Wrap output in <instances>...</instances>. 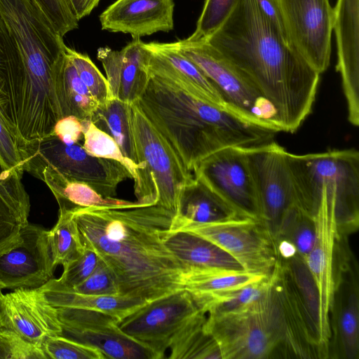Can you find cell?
<instances>
[{
  "instance_id": "cell-18",
  "label": "cell",
  "mask_w": 359,
  "mask_h": 359,
  "mask_svg": "<svg viewBox=\"0 0 359 359\" xmlns=\"http://www.w3.org/2000/svg\"><path fill=\"white\" fill-rule=\"evenodd\" d=\"M0 325L40 346L46 338L62 333L57 310L48 302L40 287L1 292Z\"/></svg>"
},
{
  "instance_id": "cell-21",
  "label": "cell",
  "mask_w": 359,
  "mask_h": 359,
  "mask_svg": "<svg viewBox=\"0 0 359 359\" xmlns=\"http://www.w3.org/2000/svg\"><path fill=\"white\" fill-rule=\"evenodd\" d=\"M144 46L150 53L149 74L170 81L198 99L229 109L214 83L179 50L175 42L152 41Z\"/></svg>"
},
{
  "instance_id": "cell-4",
  "label": "cell",
  "mask_w": 359,
  "mask_h": 359,
  "mask_svg": "<svg viewBox=\"0 0 359 359\" xmlns=\"http://www.w3.org/2000/svg\"><path fill=\"white\" fill-rule=\"evenodd\" d=\"M0 14L22 62V76L11 94L17 128L26 137L46 136L62 118L55 81L67 46L35 0H0Z\"/></svg>"
},
{
  "instance_id": "cell-47",
  "label": "cell",
  "mask_w": 359,
  "mask_h": 359,
  "mask_svg": "<svg viewBox=\"0 0 359 359\" xmlns=\"http://www.w3.org/2000/svg\"><path fill=\"white\" fill-rule=\"evenodd\" d=\"M255 1L266 18L286 36L278 0H255Z\"/></svg>"
},
{
  "instance_id": "cell-30",
  "label": "cell",
  "mask_w": 359,
  "mask_h": 359,
  "mask_svg": "<svg viewBox=\"0 0 359 359\" xmlns=\"http://www.w3.org/2000/svg\"><path fill=\"white\" fill-rule=\"evenodd\" d=\"M55 94L62 118L74 116L90 120L98 107L67 55L56 77Z\"/></svg>"
},
{
  "instance_id": "cell-6",
  "label": "cell",
  "mask_w": 359,
  "mask_h": 359,
  "mask_svg": "<svg viewBox=\"0 0 359 359\" xmlns=\"http://www.w3.org/2000/svg\"><path fill=\"white\" fill-rule=\"evenodd\" d=\"M205 328L218 344L222 359L269 358L277 350L283 353V318L271 276L257 300L238 311L207 316Z\"/></svg>"
},
{
  "instance_id": "cell-31",
  "label": "cell",
  "mask_w": 359,
  "mask_h": 359,
  "mask_svg": "<svg viewBox=\"0 0 359 359\" xmlns=\"http://www.w3.org/2000/svg\"><path fill=\"white\" fill-rule=\"evenodd\" d=\"M206 319L203 310L180 332L169 348V358L222 359L218 344L205 330Z\"/></svg>"
},
{
  "instance_id": "cell-32",
  "label": "cell",
  "mask_w": 359,
  "mask_h": 359,
  "mask_svg": "<svg viewBox=\"0 0 359 359\" xmlns=\"http://www.w3.org/2000/svg\"><path fill=\"white\" fill-rule=\"evenodd\" d=\"M83 126V147L90 155L111 159L121 163L134 181L137 201L142 197L144 189V167L126 157L116 141L98 128L90 120H81Z\"/></svg>"
},
{
  "instance_id": "cell-39",
  "label": "cell",
  "mask_w": 359,
  "mask_h": 359,
  "mask_svg": "<svg viewBox=\"0 0 359 359\" xmlns=\"http://www.w3.org/2000/svg\"><path fill=\"white\" fill-rule=\"evenodd\" d=\"M22 177V175L8 170L0 159V192L26 224L29 222V199Z\"/></svg>"
},
{
  "instance_id": "cell-26",
  "label": "cell",
  "mask_w": 359,
  "mask_h": 359,
  "mask_svg": "<svg viewBox=\"0 0 359 359\" xmlns=\"http://www.w3.org/2000/svg\"><path fill=\"white\" fill-rule=\"evenodd\" d=\"M48 302L55 307H71L102 311L119 320L145 304L144 301L124 296H95L77 293L51 278L40 287Z\"/></svg>"
},
{
  "instance_id": "cell-42",
  "label": "cell",
  "mask_w": 359,
  "mask_h": 359,
  "mask_svg": "<svg viewBox=\"0 0 359 359\" xmlns=\"http://www.w3.org/2000/svg\"><path fill=\"white\" fill-rule=\"evenodd\" d=\"M98 262L97 255L93 250L85 248L79 257L63 266V272L56 280L65 287L74 288L93 272Z\"/></svg>"
},
{
  "instance_id": "cell-7",
  "label": "cell",
  "mask_w": 359,
  "mask_h": 359,
  "mask_svg": "<svg viewBox=\"0 0 359 359\" xmlns=\"http://www.w3.org/2000/svg\"><path fill=\"white\" fill-rule=\"evenodd\" d=\"M128 117L137 163L144 167V189L139 203L158 205L176 216L183 191L194 176L136 102L128 104Z\"/></svg>"
},
{
  "instance_id": "cell-23",
  "label": "cell",
  "mask_w": 359,
  "mask_h": 359,
  "mask_svg": "<svg viewBox=\"0 0 359 359\" xmlns=\"http://www.w3.org/2000/svg\"><path fill=\"white\" fill-rule=\"evenodd\" d=\"M173 0H116L100 15L102 29L133 39L168 32L174 27Z\"/></svg>"
},
{
  "instance_id": "cell-14",
  "label": "cell",
  "mask_w": 359,
  "mask_h": 359,
  "mask_svg": "<svg viewBox=\"0 0 359 359\" xmlns=\"http://www.w3.org/2000/svg\"><path fill=\"white\" fill-rule=\"evenodd\" d=\"M243 149L257 191L259 219L276 241L282 220L293 205L287 151L271 141Z\"/></svg>"
},
{
  "instance_id": "cell-16",
  "label": "cell",
  "mask_w": 359,
  "mask_h": 359,
  "mask_svg": "<svg viewBox=\"0 0 359 359\" xmlns=\"http://www.w3.org/2000/svg\"><path fill=\"white\" fill-rule=\"evenodd\" d=\"M55 267L48 231L39 226L27 222L18 237L0 245L2 289L40 287L52 278Z\"/></svg>"
},
{
  "instance_id": "cell-48",
  "label": "cell",
  "mask_w": 359,
  "mask_h": 359,
  "mask_svg": "<svg viewBox=\"0 0 359 359\" xmlns=\"http://www.w3.org/2000/svg\"><path fill=\"white\" fill-rule=\"evenodd\" d=\"M72 15L79 21L97 6L100 0H65Z\"/></svg>"
},
{
  "instance_id": "cell-34",
  "label": "cell",
  "mask_w": 359,
  "mask_h": 359,
  "mask_svg": "<svg viewBox=\"0 0 359 359\" xmlns=\"http://www.w3.org/2000/svg\"><path fill=\"white\" fill-rule=\"evenodd\" d=\"M48 241L55 266H64L83 253L85 247L72 210L60 208L57 222L48 231Z\"/></svg>"
},
{
  "instance_id": "cell-27",
  "label": "cell",
  "mask_w": 359,
  "mask_h": 359,
  "mask_svg": "<svg viewBox=\"0 0 359 359\" xmlns=\"http://www.w3.org/2000/svg\"><path fill=\"white\" fill-rule=\"evenodd\" d=\"M237 217H245L195 179L183 191L172 229L186 223L205 224Z\"/></svg>"
},
{
  "instance_id": "cell-38",
  "label": "cell",
  "mask_w": 359,
  "mask_h": 359,
  "mask_svg": "<svg viewBox=\"0 0 359 359\" xmlns=\"http://www.w3.org/2000/svg\"><path fill=\"white\" fill-rule=\"evenodd\" d=\"M46 359H105L99 350L64 336L46 338L41 345Z\"/></svg>"
},
{
  "instance_id": "cell-1",
  "label": "cell",
  "mask_w": 359,
  "mask_h": 359,
  "mask_svg": "<svg viewBox=\"0 0 359 359\" xmlns=\"http://www.w3.org/2000/svg\"><path fill=\"white\" fill-rule=\"evenodd\" d=\"M83 246L115 276L120 296L148 303L183 290L186 269L165 246L175 215L158 205L72 210Z\"/></svg>"
},
{
  "instance_id": "cell-9",
  "label": "cell",
  "mask_w": 359,
  "mask_h": 359,
  "mask_svg": "<svg viewBox=\"0 0 359 359\" xmlns=\"http://www.w3.org/2000/svg\"><path fill=\"white\" fill-rule=\"evenodd\" d=\"M34 165L50 167L67 178L88 184L104 197H114L118 184L132 179L119 162L92 156L79 143L68 145L53 135L25 143L23 170Z\"/></svg>"
},
{
  "instance_id": "cell-10",
  "label": "cell",
  "mask_w": 359,
  "mask_h": 359,
  "mask_svg": "<svg viewBox=\"0 0 359 359\" xmlns=\"http://www.w3.org/2000/svg\"><path fill=\"white\" fill-rule=\"evenodd\" d=\"M172 229L186 230L212 242L251 273L270 276L278 259L274 238L258 219L237 217L205 224L186 223Z\"/></svg>"
},
{
  "instance_id": "cell-24",
  "label": "cell",
  "mask_w": 359,
  "mask_h": 359,
  "mask_svg": "<svg viewBox=\"0 0 359 359\" xmlns=\"http://www.w3.org/2000/svg\"><path fill=\"white\" fill-rule=\"evenodd\" d=\"M25 171L43 181L55 197L60 208L100 207L126 208L144 206L137 201H129L115 197H104L88 184L69 179L46 165L28 167Z\"/></svg>"
},
{
  "instance_id": "cell-33",
  "label": "cell",
  "mask_w": 359,
  "mask_h": 359,
  "mask_svg": "<svg viewBox=\"0 0 359 359\" xmlns=\"http://www.w3.org/2000/svg\"><path fill=\"white\" fill-rule=\"evenodd\" d=\"M90 121L116 141L126 157L138 164L129 122L128 104L111 97L105 104L97 107Z\"/></svg>"
},
{
  "instance_id": "cell-25",
  "label": "cell",
  "mask_w": 359,
  "mask_h": 359,
  "mask_svg": "<svg viewBox=\"0 0 359 359\" xmlns=\"http://www.w3.org/2000/svg\"><path fill=\"white\" fill-rule=\"evenodd\" d=\"M163 241L186 270L191 268L244 270L221 248L194 233L182 229H170L165 233Z\"/></svg>"
},
{
  "instance_id": "cell-37",
  "label": "cell",
  "mask_w": 359,
  "mask_h": 359,
  "mask_svg": "<svg viewBox=\"0 0 359 359\" xmlns=\"http://www.w3.org/2000/svg\"><path fill=\"white\" fill-rule=\"evenodd\" d=\"M240 0H205L196 29L187 39L205 41L228 19Z\"/></svg>"
},
{
  "instance_id": "cell-11",
  "label": "cell",
  "mask_w": 359,
  "mask_h": 359,
  "mask_svg": "<svg viewBox=\"0 0 359 359\" xmlns=\"http://www.w3.org/2000/svg\"><path fill=\"white\" fill-rule=\"evenodd\" d=\"M203 310L183 289L146 303L119 320L118 325L151 351L156 359H161L180 332Z\"/></svg>"
},
{
  "instance_id": "cell-20",
  "label": "cell",
  "mask_w": 359,
  "mask_h": 359,
  "mask_svg": "<svg viewBox=\"0 0 359 359\" xmlns=\"http://www.w3.org/2000/svg\"><path fill=\"white\" fill-rule=\"evenodd\" d=\"M149 54L140 39H133L121 50L97 49V58L104 67L111 97L127 104L140 97L149 79Z\"/></svg>"
},
{
  "instance_id": "cell-35",
  "label": "cell",
  "mask_w": 359,
  "mask_h": 359,
  "mask_svg": "<svg viewBox=\"0 0 359 359\" xmlns=\"http://www.w3.org/2000/svg\"><path fill=\"white\" fill-rule=\"evenodd\" d=\"M315 232L314 217L292 205L282 220L276 243L278 241L289 243L304 261L313 246Z\"/></svg>"
},
{
  "instance_id": "cell-13",
  "label": "cell",
  "mask_w": 359,
  "mask_h": 359,
  "mask_svg": "<svg viewBox=\"0 0 359 359\" xmlns=\"http://www.w3.org/2000/svg\"><path fill=\"white\" fill-rule=\"evenodd\" d=\"M314 219V242L304 262L318 292L320 354L322 358H327L330 354V315L335 287L337 242L340 236L333 201L327 198L323 187L320 201Z\"/></svg>"
},
{
  "instance_id": "cell-2",
  "label": "cell",
  "mask_w": 359,
  "mask_h": 359,
  "mask_svg": "<svg viewBox=\"0 0 359 359\" xmlns=\"http://www.w3.org/2000/svg\"><path fill=\"white\" fill-rule=\"evenodd\" d=\"M205 41L273 105L281 131L294 133L310 114L320 74L261 12L255 0H240Z\"/></svg>"
},
{
  "instance_id": "cell-45",
  "label": "cell",
  "mask_w": 359,
  "mask_h": 359,
  "mask_svg": "<svg viewBox=\"0 0 359 359\" xmlns=\"http://www.w3.org/2000/svg\"><path fill=\"white\" fill-rule=\"evenodd\" d=\"M24 224L18 212L0 192V245L18 237Z\"/></svg>"
},
{
  "instance_id": "cell-15",
  "label": "cell",
  "mask_w": 359,
  "mask_h": 359,
  "mask_svg": "<svg viewBox=\"0 0 359 359\" xmlns=\"http://www.w3.org/2000/svg\"><path fill=\"white\" fill-rule=\"evenodd\" d=\"M286 36L320 74L329 67L334 10L329 0H278Z\"/></svg>"
},
{
  "instance_id": "cell-49",
  "label": "cell",
  "mask_w": 359,
  "mask_h": 359,
  "mask_svg": "<svg viewBox=\"0 0 359 359\" xmlns=\"http://www.w3.org/2000/svg\"><path fill=\"white\" fill-rule=\"evenodd\" d=\"M1 290H2V288H1V287L0 286V294L2 292H1Z\"/></svg>"
},
{
  "instance_id": "cell-44",
  "label": "cell",
  "mask_w": 359,
  "mask_h": 359,
  "mask_svg": "<svg viewBox=\"0 0 359 359\" xmlns=\"http://www.w3.org/2000/svg\"><path fill=\"white\" fill-rule=\"evenodd\" d=\"M0 159L9 170L23 175L21 147L0 115Z\"/></svg>"
},
{
  "instance_id": "cell-46",
  "label": "cell",
  "mask_w": 359,
  "mask_h": 359,
  "mask_svg": "<svg viewBox=\"0 0 359 359\" xmlns=\"http://www.w3.org/2000/svg\"><path fill=\"white\" fill-rule=\"evenodd\" d=\"M83 126L81 120L74 116L61 118L55 123L51 135L63 143L72 145L79 143L83 138Z\"/></svg>"
},
{
  "instance_id": "cell-22",
  "label": "cell",
  "mask_w": 359,
  "mask_h": 359,
  "mask_svg": "<svg viewBox=\"0 0 359 359\" xmlns=\"http://www.w3.org/2000/svg\"><path fill=\"white\" fill-rule=\"evenodd\" d=\"M330 310V354L333 358L359 357V297L358 278L350 266L340 265Z\"/></svg>"
},
{
  "instance_id": "cell-43",
  "label": "cell",
  "mask_w": 359,
  "mask_h": 359,
  "mask_svg": "<svg viewBox=\"0 0 359 359\" xmlns=\"http://www.w3.org/2000/svg\"><path fill=\"white\" fill-rule=\"evenodd\" d=\"M56 32L64 36L76 29L79 21L72 15L65 0H35Z\"/></svg>"
},
{
  "instance_id": "cell-5",
  "label": "cell",
  "mask_w": 359,
  "mask_h": 359,
  "mask_svg": "<svg viewBox=\"0 0 359 359\" xmlns=\"http://www.w3.org/2000/svg\"><path fill=\"white\" fill-rule=\"evenodd\" d=\"M293 205L315 216L322 194L332 200L339 236L358 226L359 153L333 149L297 155L287 151Z\"/></svg>"
},
{
  "instance_id": "cell-19",
  "label": "cell",
  "mask_w": 359,
  "mask_h": 359,
  "mask_svg": "<svg viewBox=\"0 0 359 359\" xmlns=\"http://www.w3.org/2000/svg\"><path fill=\"white\" fill-rule=\"evenodd\" d=\"M340 74L348 108V119L359 125V0H337L333 8Z\"/></svg>"
},
{
  "instance_id": "cell-41",
  "label": "cell",
  "mask_w": 359,
  "mask_h": 359,
  "mask_svg": "<svg viewBox=\"0 0 359 359\" xmlns=\"http://www.w3.org/2000/svg\"><path fill=\"white\" fill-rule=\"evenodd\" d=\"M68 289L87 295L118 296L120 294L115 276L100 259L93 272L83 282L74 288Z\"/></svg>"
},
{
  "instance_id": "cell-12",
  "label": "cell",
  "mask_w": 359,
  "mask_h": 359,
  "mask_svg": "<svg viewBox=\"0 0 359 359\" xmlns=\"http://www.w3.org/2000/svg\"><path fill=\"white\" fill-rule=\"evenodd\" d=\"M243 147L219 150L199 161L192 172L240 215L259 219L257 191Z\"/></svg>"
},
{
  "instance_id": "cell-17",
  "label": "cell",
  "mask_w": 359,
  "mask_h": 359,
  "mask_svg": "<svg viewBox=\"0 0 359 359\" xmlns=\"http://www.w3.org/2000/svg\"><path fill=\"white\" fill-rule=\"evenodd\" d=\"M55 309L62 336L99 350L106 358L156 359L151 351L122 331L117 318L91 309Z\"/></svg>"
},
{
  "instance_id": "cell-29",
  "label": "cell",
  "mask_w": 359,
  "mask_h": 359,
  "mask_svg": "<svg viewBox=\"0 0 359 359\" xmlns=\"http://www.w3.org/2000/svg\"><path fill=\"white\" fill-rule=\"evenodd\" d=\"M22 74V62L15 41L0 14V115L18 139L19 135L11 104V93Z\"/></svg>"
},
{
  "instance_id": "cell-3",
  "label": "cell",
  "mask_w": 359,
  "mask_h": 359,
  "mask_svg": "<svg viewBox=\"0 0 359 359\" xmlns=\"http://www.w3.org/2000/svg\"><path fill=\"white\" fill-rule=\"evenodd\" d=\"M136 102L191 172L199 161L219 150L266 143L276 133L152 74Z\"/></svg>"
},
{
  "instance_id": "cell-8",
  "label": "cell",
  "mask_w": 359,
  "mask_h": 359,
  "mask_svg": "<svg viewBox=\"0 0 359 359\" xmlns=\"http://www.w3.org/2000/svg\"><path fill=\"white\" fill-rule=\"evenodd\" d=\"M175 43L214 83L231 111L255 124L281 131L273 105L216 49L205 41L187 38Z\"/></svg>"
},
{
  "instance_id": "cell-28",
  "label": "cell",
  "mask_w": 359,
  "mask_h": 359,
  "mask_svg": "<svg viewBox=\"0 0 359 359\" xmlns=\"http://www.w3.org/2000/svg\"><path fill=\"white\" fill-rule=\"evenodd\" d=\"M269 276L245 270L229 271L191 268L183 273V288L198 303L212 296L239 289Z\"/></svg>"
},
{
  "instance_id": "cell-40",
  "label": "cell",
  "mask_w": 359,
  "mask_h": 359,
  "mask_svg": "<svg viewBox=\"0 0 359 359\" xmlns=\"http://www.w3.org/2000/svg\"><path fill=\"white\" fill-rule=\"evenodd\" d=\"M0 359H46L41 347L0 325Z\"/></svg>"
},
{
  "instance_id": "cell-36",
  "label": "cell",
  "mask_w": 359,
  "mask_h": 359,
  "mask_svg": "<svg viewBox=\"0 0 359 359\" xmlns=\"http://www.w3.org/2000/svg\"><path fill=\"white\" fill-rule=\"evenodd\" d=\"M66 55L98 106L105 104L111 98L106 77L87 54L77 52L67 46Z\"/></svg>"
}]
</instances>
